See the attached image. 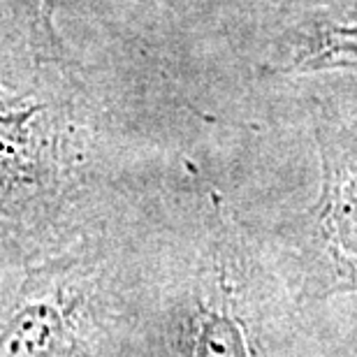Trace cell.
<instances>
[{
  "mask_svg": "<svg viewBox=\"0 0 357 357\" xmlns=\"http://www.w3.org/2000/svg\"><path fill=\"white\" fill-rule=\"evenodd\" d=\"M73 89L40 82L0 105V237L40 230L82 162L86 128Z\"/></svg>",
  "mask_w": 357,
  "mask_h": 357,
  "instance_id": "cell-1",
  "label": "cell"
},
{
  "mask_svg": "<svg viewBox=\"0 0 357 357\" xmlns=\"http://www.w3.org/2000/svg\"><path fill=\"white\" fill-rule=\"evenodd\" d=\"M320 192L299 218L290 290L302 306L357 295V142L318 130Z\"/></svg>",
  "mask_w": 357,
  "mask_h": 357,
  "instance_id": "cell-2",
  "label": "cell"
},
{
  "mask_svg": "<svg viewBox=\"0 0 357 357\" xmlns=\"http://www.w3.org/2000/svg\"><path fill=\"white\" fill-rule=\"evenodd\" d=\"M299 70H357V19L316 28L297 59Z\"/></svg>",
  "mask_w": 357,
  "mask_h": 357,
  "instance_id": "cell-3",
  "label": "cell"
},
{
  "mask_svg": "<svg viewBox=\"0 0 357 357\" xmlns=\"http://www.w3.org/2000/svg\"><path fill=\"white\" fill-rule=\"evenodd\" d=\"M61 0H19L28 47L40 66H66V47L56 31V10Z\"/></svg>",
  "mask_w": 357,
  "mask_h": 357,
  "instance_id": "cell-4",
  "label": "cell"
},
{
  "mask_svg": "<svg viewBox=\"0 0 357 357\" xmlns=\"http://www.w3.org/2000/svg\"><path fill=\"white\" fill-rule=\"evenodd\" d=\"M19 91H14V89H10L7 84L3 82V77H0V105L3 102H7V100H12L14 96H17Z\"/></svg>",
  "mask_w": 357,
  "mask_h": 357,
  "instance_id": "cell-5",
  "label": "cell"
}]
</instances>
